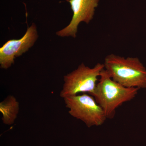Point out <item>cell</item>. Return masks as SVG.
Masks as SVG:
<instances>
[{
	"label": "cell",
	"mask_w": 146,
	"mask_h": 146,
	"mask_svg": "<svg viewBox=\"0 0 146 146\" xmlns=\"http://www.w3.org/2000/svg\"><path fill=\"white\" fill-rule=\"evenodd\" d=\"M99 78L96 88L89 95L94 97L103 110L107 119H112L116 109L134 99L140 89L127 88L114 81L104 68Z\"/></svg>",
	"instance_id": "6da1fadb"
},
{
	"label": "cell",
	"mask_w": 146,
	"mask_h": 146,
	"mask_svg": "<svg viewBox=\"0 0 146 146\" xmlns=\"http://www.w3.org/2000/svg\"><path fill=\"white\" fill-rule=\"evenodd\" d=\"M104 64L114 81L127 88L146 89V68L138 58L111 54L105 58Z\"/></svg>",
	"instance_id": "7a4b0ae2"
},
{
	"label": "cell",
	"mask_w": 146,
	"mask_h": 146,
	"mask_svg": "<svg viewBox=\"0 0 146 146\" xmlns=\"http://www.w3.org/2000/svg\"><path fill=\"white\" fill-rule=\"evenodd\" d=\"M104 68V64L100 63L93 68L82 63L75 70L64 76V83L60 96L64 99L80 93L91 94L96 88L98 78Z\"/></svg>",
	"instance_id": "3957f363"
},
{
	"label": "cell",
	"mask_w": 146,
	"mask_h": 146,
	"mask_svg": "<svg viewBox=\"0 0 146 146\" xmlns=\"http://www.w3.org/2000/svg\"><path fill=\"white\" fill-rule=\"evenodd\" d=\"M63 99L69 114L81 120L87 127L101 125L107 119L103 110L91 95L84 94Z\"/></svg>",
	"instance_id": "277c9868"
},
{
	"label": "cell",
	"mask_w": 146,
	"mask_h": 146,
	"mask_svg": "<svg viewBox=\"0 0 146 146\" xmlns=\"http://www.w3.org/2000/svg\"><path fill=\"white\" fill-rule=\"evenodd\" d=\"M38 38L36 26L34 23L27 29L20 39H12L6 42L0 48V68L7 70L14 64V59L31 48Z\"/></svg>",
	"instance_id": "5b68a950"
},
{
	"label": "cell",
	"mask_w": 146,
	"mask_h": 146,
	"mask_svg": "<svg viewBox=\"0 0 146 146\" xmlns=\"http://www.w3.org/2000/svg\"><path fill=\"white\" fill-rule=\"evenodd\" d=\"M70 4L73 15L70 24L65 28L56 32L60 37H76L78 29L82 22L90 23L94 18L95 8L99 0H67Z\"/></svg>",
	"instance_id": "8992f818"
},
{
	"label": "cell",
	"mask_w": 146,
	"mask_h": 146,
	"mask_svg": "<svg viewBox=\"0 0 146 146\" xmlns=\"http://www.w3.org/2000/svg\"><path fill=\"white\" fill-rule=\"evenodd\" d=\"M19 103L16 98L9 95L0 103V112L3 123L11 125L15 122L19 111Z\"/></svg>",
	"instance_id": "52a82bcc"
}]
</instances>
